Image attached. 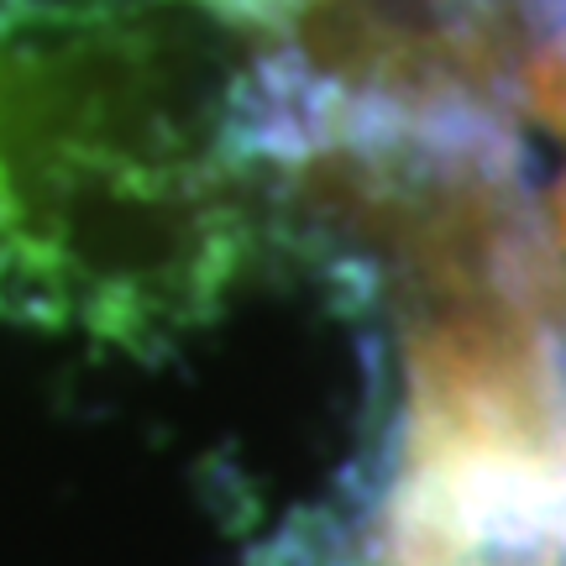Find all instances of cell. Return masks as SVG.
<instances>
[{"label": "cell", "mask_w": 566, "mask_h": 566, "mask_svg": "<svg viewBox=\"0 0 566 566\" xmlns=\"http://www.w3.org/2000/svg\"><path fill=\"white\" fill-rule=\"evenodd\" d=\"M231 90L195 105L116 42L0 53V310L153 342L247 258Z\"/></svg>", "instance_id": "obj_1"}]
</instances>
